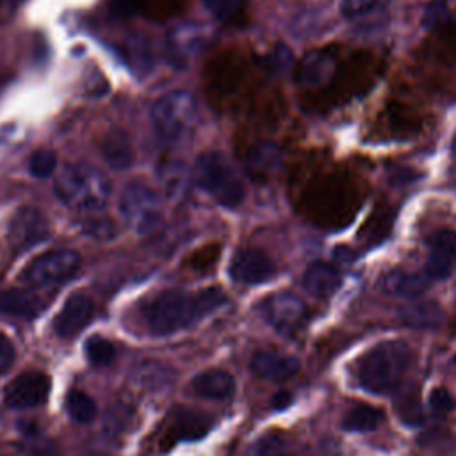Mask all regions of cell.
Segmentation results:
<instances>
[{
    "mask_svg": "<svg viewBox=\"0 0 456 456\" xmlns=\"http://www.w3.org/2000/svg\"><path fill=\"white\" fill-rule=\"evenodd\" d=\"M451 150H452V153L456 155V134H454V137H452V142H451Z\"/></svg>",
    "mask_w": 456,
    "mask_h": 456,
    "instance_id": "obj_39",
    "label": "cell"
},
{
    "mask_svg": "<svg viewBox=\"0 0 456 456\" xmlns=\"http://www.w3.org/2000/svg\"><path fill=\"white\" fill-rule=\"evenodd\" d=\"M82 232L89 237L96 239H110L116 233V228L109 219H84Z\"/></svg>",
    "mask_w": 456,
    "mask_h": 456,
    "instance_id": "obj_34",
    "label": "cell"
},
{
    "mask_svg": "<svg viewBox=\"0 0 456 456\" xmlns=\"http://www.w3.org/2000/svg\"><path fill=\"white\" fill-rule=\"evenodd\" d=\"M264 315L271 326L281 335H294L306 319L305 303L289 292H280L265 299Z\"/></svg>",
    "mask_w": 456,
    "mask_h": 456,
    "instance_id": "obj_10",
    "label": "cell"
},
{
    "mask_svg": "<svg viewBox=\"0 0 456 456\" xmlns=\"http://www.w3.org/2000/svg\"><path fill=\"white\" fill-rule=\"evenodd\" d=\"M80 265V255L73 249H55L34 258L25 269V281L34 287L61 283L75 274Z\"/></svg>",
    "mask_w": 456,
    "mask_h": 456,
    "instance_id": "obj_7",
    "label": "cell"
},
{
    "mask_svg": "<svg viewBox=\"0 0 456 456\" xmlns=\"http://www.w3.org/2000/svg\"><path fill=\"white\" fill-rule=\"evenodd\" d=\"M413 353L403 340H383L370 347L358 362L356 378L362 388L385 394L392 392L404 378Z\"/></svg>",
    "mask_w": 456,
    "mask_h": 456,
    "instance_id": "obj_2",
    "label": "cell"
},
{
    "mask_svg": "<svg viewBox=\"0 0 456 456\" xmlns=\"http://www.w3.org/2000/svg\"><path fill=\"white\" fill-rule=\"evenodd\" d=\"M212 39V30L207 25L185 21L175 25L166 37V48L169 61L175 66H187L198 57Z\"/></svg>",
    "mask_w": 456,
    "mask_h": 456,
    "instance_id": "obj_8",
    "label": "cell"
},
{
    "mask_svg": "<svg viewBox=\"0 0 456 456\" xmlns=\"http://www.w3.org/2000/svg\"><path fill=\"white\" fill-rule=\"evenodd\" d=\"M192 178L200 189L226 208H235L244 200V185L239 175L219 151L200 153L192 167Z\"/></svg>",
    "mask_w": 456,
    "mask_h": 456,
    "instance_id": "obj_4",
    "label": "cell"
},
{
    "mask_svg": "<svg viewBox=\"0 0 456 456\" xmlns=\"http://www.w3.org/2000/svg\"><path fill=\"white\" fill-rule=\"evenodd\" d=\"M447 20H449V11H447L445 2L435 0V2H429V4L424 7V12H422V23H424V27H428V28H438V27L444 25Z\"/></svg>",
    "mask_w": 456,
    "mask_h": 456,
    "instance_id": "obj_33",
    "label": "cell"
},
{
    "mask_svg": "<svg viewBox=\"0 0 456 456\" xmlns=\"http://www.w3.org/2000/svg\"><path fill=\"white\" fill-rule=\"evenodd\" d=\"M66 411L75 422L86 424L96 417V404L86 392L71 390L66 397Z\"/></svg>",
    "mask_w": 456,
    "mask_h": 456,
    "instance_id": "obj_27",
    "label": "cell"
},
{
    "mask_svg": "<svg viewBox=\"0 0 456 456\" xmlns=\"http://www.w3.org/2000/svg\"><path fill=\"white\" fill-rule=\"evenodd\" d=\"M43 308L39 296L23 289H7L0 292V314L12 317H34Z\"/></svg>",
    "mask_w": 456,
    "mask_h": 456,
    "instance_id": "obj_22",
    "label": "cell"
},
{
    "mask_svg": "<svg viewBox=\"0 0 456 456\" xmlns=\"http://www.w3.org/2000/svg\"><path fill=\"white\" fill-rule=\"evenodd\" d=\"M203 5L216 16L219 21L230 23L242 16L246 0H201Z\"/></svg>",
    "mask_w": 456,
    "mask_h": 456,
    "instance_id": "obj_29",
    "label": "cell"
},
{
    "mask_svg": "<svg viewBox=\"0 0 456 456\" xmlns=\"http://www.w3.org/2000/svg\"><path fill=\"white\" fill-rule=\"evenodd\" d=\"M119 214L141 235L153 233L162 224V210L157 194L139 182L123 189L119 196Z\"/></svg>",
    "mask_w": 456,
    "mask_h": 456,
    "instance_id": "obj_6",
    "label": "cell"
},
{
    "mask_svg": "<svg viewBox=\"0 0 456 456\" xmlns=\"http://www.w3.org/2000/svg\"><path fill=\"white\" fill-rule=\"evenodd\" d=\"M93 312H94V303L89 296L86 294L69 296L55 317V322H53L55 333L62 338L75 337L91 321Z\"/></svg>",
    "mask_w": 456,
    "mask_h": 456,
    "instance_id": "obj_15",
    "label": "cell"
},
{
    "mask_svg": "<svg viewBox=\"0 0 456 456\" xmlns=\"http://www.w3.org/2000/svg\"><path fill=\"white\" fill-rule=\"evenodd\" d=\"M399 317L411 328H435L442 322V310L436 303L417 301L399 310Z\"/></svg>",
    "mask_w": 456,
    "mask_h": 456,
    "instance_id": "obj_24",
    "label": "cell"
},
{
    "mask_svg": "<svg viewBox=\"0 0 456 456\" xmlns=\"http://www.w3.org/2000/svg\"><path fill=\"white\" fill-rule=\"evenodd\" d=\"M160 180H162L164 194L169 201L178 203L185 196L189 176H187V171L182 162H178V160L166 162L160 169Z\"/></svg>",
    "mask_w": 456,
    "mask_h": 456,
    "instance_id": "obj_25",
    "label": "cell"
},
{
    "mask_svg": "<svg viewBox=\"0 0 456 456\" xmlns=\"http://www.w3.org/2000/svg\"><path fill=\"white\" fill-rule=\"evenodd\" d=\"M340 285L337 267L326 262H314L303 273V287L315 297L331 296Z\"/></svg>",
    "mask_w": 456,
    "mask_h": 456,
    "instance_id": "obj_20",
    "label": "cell"
},
{
    "mask_svg": "<svg viewBox=\"0 0 456 456\" xmlns=\"http://www.w3.org/2000/svg\"><path fill=\"white\" fill-rule=\"evenodd\" d=\"M429 406L436 413H445L452 408V397L444 387H438V388L431 390V394H429Z\"/></svg>",
    "mask_w": 456,
    "mask_h": 456,
    "instance_id": "obj_36",
    "label": "cell"
},
{
    "mask_svg": "<svg viewBox=\"0 0 456 456\" xmlns=\"http://www.w3.org/2000/svg\"><path fill=\"white\" fill-rule=\"evenodd\" d=\"M191 388L205 399L226 401L235 392V379L224 369H208L192 378Z\"/></svg>",
    "mask_w": 456,
    "mask_h": 456,
    "instance_id": "obj_18",
    "label": "cell"
},
{
    "mask_svg": "<svg viewBox=\"0 0 456 456\" xmlns=\"http://www.w3.org/2000/svg\"><path fill=\"white\" fill-rule=\"evenodd\" d=\"M228 273L233 281L244 285H256L267 281L273 273L274 265L271 258L258 248H240L233 253Z\"/></svg>",
    "mask_w": 456,
    "mask_h": 456,
    "instance_id": "obj_11",
    "label": "cell"
},
{
    "mask_svg": "<svg viewBox=\"0 0 456 456\" xmlns=\"http://www.w3.org/2000/svg\"><path fill=\"white\" fill-rule=\"evenodd\" d=\"M18 447L25 456H59L55 442L37 431L27 433Z\"/></svg>",
    "mask_w": 456,
    "mask_h": 456,
    "instance_id": "obj_28",
    "label": "cell"
},
{
    "mask_svg": "<svg viewBox=\"0 0 456 456\" xmlns=\"http://www.w3.org/2000/svg\"><path fill=\"white\" fill-rule=\"evenodd\" d=\"M269 456H292V454H287V452H274V454H269Z\"/></svg>",
    "mask_w": 456,
    "mask_h": 456,
    "instance_id": "obj_40",
    "label": "cell"
},
{
    "mask_svg": "<svg viewBox=\"0 0 456 456\" xmlns=\"http://www.w3.org/2000/svg\"><path fill=\"white\" fill-rule=\"evenodd\" d=\"M456 271V232L442 228L428 239L426 274L429 278H447Z\"/></svg>",
    "mask_w": 456,
    "mask_h": 456,
    "instance_id": "obj_13",
    "label": "cell"
},
{
    "mask_svg": "<svg viewBox=\"0 0 456 456\" xmlns=\"http://www.w3.org/2000/svg\"><path fill=\"white\" fill-rule=\"evenodd\" d=\"M385 0H342L340 2V14L346 20H358L363 18L376 9H379Z\"/></svg>",
    "mask_w": 456,
    "mask_h": 456,
    "instance_id": "obj_32",
    "label": "cell"
},
{
    "mask_svg": "<svg viewBox=\"0 0 456 456\" xmlns=\"http://www.w3.org/2000/svg\"><path fill=\"white\" fill-rule=\"evenodd\" d=\"M53 191L69 208L96 212L105 207L110 196V183L100 169L89 164H69L57 173Z\"/></svg>",
    "mask_w": 456,
    "mask_h": 456,
    "instance_id": "obj_3",
    "label": "cell"
},
{
    "mask_svg": "<svg viewBox=\"0 0 456 456\" xmlns=\"http://www.w3.org/2000/svg\"><path fill=\"white\" fill-rule=\"evenodd\" d=\"M28 169L36 178H48L57 169V157L50 150H37L28 159Z\"/></svg>",
    "mask_w": 456,
    "mask_h": 456,
    "instance_id": "obj_31",
    "label": "cell"
},
{
    "mask_svg": "<svg viewBox=\"0 0 456 456\" xmlns=\"http://www.w3.org/2000/svg\"><path fill=\"white\" fill-rule=\"evenodd\" d=\"M383 422V411L370 404H354L342 419L346 431H372Z\"/></svg>",
    "mask_w": 456,
    "mask_h": 456,
    "instance_id": "obj_26",
    "label": "cell"
},
{
    "mask_svg": "<svg viewBox=\"0 0 456 456\" xmlns=\"http://www.w3.org/2000/svg\"><path fill=\"white\" fill-rule=\"evenodd\" d=\"M196 119V102L182 89L162 94L151 107V121L157 134L169 142H176L189 134Z\"/></svg>",
    "mask_w": 456,
    "mask_h": 456,
    "instance_id": "obj_5",
    "label": "cell"
},
{
    "mask_svg": "<svg viewBox=\"0 0 456 456\" xmlns=\"http://www.w3.org/2000/svg\"><path fill=\"white\" fill-rule=\"evenodd\" d=\"M337 59L328 50H310L296 64V80L306 89H317L326 86L335 75Z\"/></svg>",
    "mask_w": 456,
    "mask_h": 456,
    "instance_id": "obj_14",
    "label": "cell"
},
{
    "mask_svg": "<svg viewBox=\"0 0 456 456\" xmlns=\"http://www.w3.org/2000/svg\"><path fill=\"white\" fill-rule=\"evenodd\" d=\"M226 301L221 289H205L194 294L164 290L144 305V321L157 335H169L196 324Z\"/></svg>",
    "mask_w": 456,
    "mask_h": 456,
    "instance_id": "obj_1",
    "label": "cell"
},
{
    "mask_svg": "<svg viewBox=\"0 0 456 456\" xmlns=\"http://www.w3.org/2000/svg\"><path fill=\"white\" fill-rule=\"evenodd\" d=\"M253 374L269 381H281L294 376L299 369L296 356L278 349H258L249 360Z\"/></svg>",
    "mask_w": 456,
    "mask_h": 456,
    "instance_id": "obj_16",
    "label": "cell"
},
{
    "mask_svg": "<svg viewBox=\"0 0 456 456\" xmlns=\"http://www.w3.org/2000/svg\"><path fill=\"white\" fill-rule=\"evenodd\" d=\"M50 235L46 216L36 207H21L9 226V239L14 249H25L43 242Z\"/></svg>",
    "mask_w": 456,
    "mask_h": 456,
    "instance_id": "obj_12",
    "label": "cell"
},
{
    "mask_svg": "<svg viewBox=\"0 0 456 456\" xmlns=\"http://www.w3.org/2000/svg\"><path fill=\"white\" fill-rule=\"evenodd\" d=\"M14 358H16V351H14L11 340L0 333V376L9 370Z\"/></svg>",
    "mask_w": 456,
    "mask_h": 456,
    "instance_id": "obj_37",
    "label": "cell"
},
{
    "mask_svg": "<svg viewBox=\"0 0 456 456\" xmlns=\"http://www.w3.org/2000/svg\"><path fill=\"white\" fill-rule=\"evenodd\" d=\"M212 428V419L198 410L178 408L169 424V435L166 442H178V440H198L205 436Z\"/></svg>",
    "mask_w": 456,
    "mask_h": 456,
    "instance_id": "obj_17",
    "label": "cell"
},
{
    "mask_svg": "<svg viewBox=\"0 0 456 456\" xmlns=\"http://www.w3.org/2000/svg\"><path fill=\"white\" fill-rule=\"evenodd\" d=\"M290 64H292V55L287 46L278 45L276 48L271 50V53L267 57V68H271L274 73H281V71L289 69Z\"/></svg>",
    "mask_w": 456,
    "mask_h": 456,
    "instance_id": "obj_35",
    "label": "cell"
},
{
    "mask_svg": "<svg viewBox=\"0 0 456 456\" xmlns=\"http://www.w3.org/2000/svg\"><path fill=\"white\" fill-rule=\"evenodd\" d=\"M50 394V378L30 370L16 376L4 390V401L9 408L28 410L43 404Z\"/></svg>",
    "mask_w": 456,
    "mask_h": 456,
    "instance_id": "obj_9",
    "label": "cell"
},
{
    "mask_svg": "<svg viewBox=\"0 0 456 456\" xmlns=\"http://www.w3.org/2000/svg\"><path fill=\"white\" fill-rule=\"evenodd\" d=\"M246 162L255 176H269L281 167V150L273 142H258L248 151Z\"/></svg>",
    "mask_w": 456,
    "mask_h": 456,
    "instance_id": "obj_23",
    "label": "cell"
},
{
    "mask_svg": "<svg viewBox=\"0 0 456 456\" xmlns=\"http://www.w3.org/2000/svg\"><path fill=\"white\" fill-rule=\"evenodd\" d=\"M86 354H87V360L93 365L103 367V365H109L114 360L116 349H114L110 340L102 338V337H91L86 344Z\"/></svg>",
    "mask_w": 456,
    "mask_h": 456,
    "instance_id": "obj_30",
    "label": "cell"
},
{
    "mask_svg": "<svg viewBox=\"0 0 456 456\" xmlns=\"http://www.w3.org/2000/svg\"><path fill=\"white\" fill-rule=\"evenodd\" d=\"M274 406L276 408H283L285 404H289L290 403V395L289 394H278V395H274Z\"/></svg>",
    "mask_w": 456,
    "mask_h": 456,
    "instance_id": "obj_38",
    "label": "cell"
},
{
    "mask_svg": "<svg viewBox=\"0 0 456 456\" xmlns=\"http://www.w3.org/2000/svg\"><path fill=\"white\" fill-rule=\"evenodd\" d=\"M429 287V276L410 271H390L381 280V289L387 294L399 297H417Z\"/></svg>",
    "mask_w": 456,
    "mask_h": 456,
    "instance_id": "obj_21",
    "label": "cell"
},
{
    "mask_svg": "<svg viewBox=\"0 0 456 456\" xmlns=\"http://www.w3.org/2000/svg\"><path fill=\"white\" fill-rule=\"evenodd\" d=\"M100 151L103 160L118 171L130 167L134 162V148L130 144V137L121 128H112L102 137Z\"/></svg>",
    "mask_w": 456,
    "mask_h": 456,
    "instance_id": "obj_19",
    "label": "cell"
}]
</instances>
